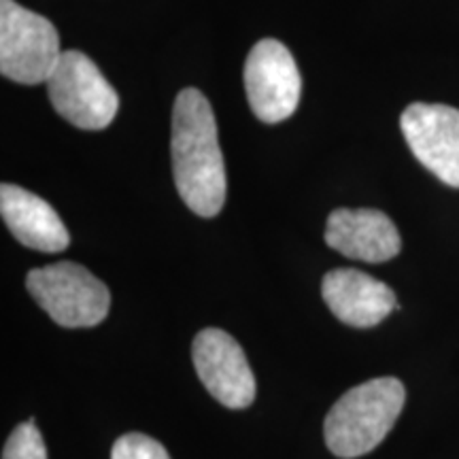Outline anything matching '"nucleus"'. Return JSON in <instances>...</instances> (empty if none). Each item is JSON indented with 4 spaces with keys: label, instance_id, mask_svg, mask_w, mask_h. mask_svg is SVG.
I'll return each mask as SVG.
<instances>
[{
    "label": "nucleus",
    "instance_id": "obj_13",
    "mask_svg": "<svg viewBox=\"0 0 459 459\" xmlns=\"http://www.w3.org/2000/svg\"><path fill=\"white\" fill-rule=\"evenodd\" d=\"M111 459H170V455L152 436L132 432L115 440Z\"/></svg>",
    "mask_w": 459,
    "mask_h": 459
},
{
    "label": "nucleus",
    "instance_id": "obj_2",
    "mask_svg": "<svg viewBox=\"0 0 459 459\" xmlns=\"http://www.w3.org/2000/svg\"><path fill=\"white\" fill-rule=\"evenodd\" d=\"M404 400L406 389L395 377L372 378L349 389L325 417L328 449L342 459L361 457L377 449L398 421Z\"/></svg>",
    "mask_w": 459,
    "mask_h": 459
},
{
    "label": "nucleus",
    "instance_id": "obj_5",
    "mask_svg": "<svg viewBox=\"0 0 459 459\" xmlns=\"http://www.w3.org/2000/svg\"><path fill=\"white\" fill-rule=\"evenodd\" d=\"M56 113L82 130H105L119 108V96L83 51H62L48 79Z\"/></svg>",
    "mask_w": 459,
    "mask_h": 459
},
{
    "label": "nucleus",
    "instance_id": "obj_1",
    "mask_svg": "<svg viewBox=\"0 0 459 459\" xmlns=\"http://www.w3.org/2000/svg\"><path fill=\"white\" fill-rule=\"evenodd\" d=\"M172 175L183 203L200 217L220 215L226 203V164L213 108L203 91H179L172 108Z\"/></svg>",
    "mask_w": 459,
    "mask_h": 459
},
{
    "label": "nucleus",
    "instance_id": "obj_9",
    "mask_svg": "<svg viewBox=\"0 0 459 459\" xmlns=\"http://www.w3.org/2000/svg\"><path fill=\"white\" fill-rule=\"evenodd\" d=\"M325 243L344 257L381 264L400 254L402 238L395 223L375 209H336L328 217Z\"/></svg>",
    "mask_w": 459,
    "mask_h": 459
},
{
    "label": "nucleus",
    "instance_id": "obj_4",
    "mask_svg": "<svg viewBox=\"0 0 459 459\" xmlns=\"http://www.w3.org/2000/svg\"><path fill=\"white\" fill-rule=\"evenodd\" d=\"M60 34L48 17L0 0V73L15 83H48L60 60Z\"/></svg>",
    "mask_w": 459,
    "mask_h": 459
},
{
    "label": "nucleus",
    "instance_id": "obj_11",
    "mask_svg": "<svg viewBox=\"0 0 459 459\" xmlns=\"http://www.w3.org/2000/svg\"><path fill=\"white\" fill-rule=\"evenodd\" d=\"M0 213L9 232L28 249L57 254L71 243L65 221L54 206L24 187L13 183L0 186Z\"/></svg>",
    "mask_w": 459,
    "mask_h": 459
},
{
    "label": "nucleus",
    "instance_id": "obj_8",
    "mask_svg": "<svg viewBox=\"0 0 459 459\" xmlns=\"http://www.w3.org/2000/svg\"><path fill=\"white\" fill-rule=\"evenodd\" d=\"M400 128L412 156L440 181L459 187V111L415 102L406 107Z\"/></svg>",
    "mask_w": 459,
    "mask_h": 459
},
{
    "label": "nucleus",
    "instance_id": "obj_6",
    "mask_svg": "<svg viewBox=\"0 0 459 459\" xmlns=\"http://www.w3.org/2000/svg\"><path fill=\"white\" fill-rule=\"evenodd\" d=\"M245 90L251 111L264 124H279L300 105L302 79L291 51L277 39H262L245 62Z\"/></svg>",
    "mask_w": 459,
    "mask_h": 459
},
{
    "label": "nucleus",
    "instance_id": "obj_12",
    "mask_svg": "<svg viewBox=\"0 0 459 459\" xmlns=\"http://www.w3.org/2000/svg\"><path fill=\"white\" fill-rule=\"evenodd\" d=\"M3 459H48L43 436L32 419L13 429L3 449Z\"/></svg>",
    "mask_w": 459,
    "mask_h": 459
},
{
    "label": "nucleus",
    "instance_id": "obj_10",
    "mask_svg": "<svg viewBox=\"0 0 459 459\" xmlns=\"http://www.w3.org/2000/svg\"><path fill=\"white\" fill-rule=\"evenodd\" d=\"M321 296L334 317L351 328H375L398 308L392 287L355 268H336L325 274Z\"/></svg>",
    "mask_w": 459,
    "mask_h": 459
},
{
    "label": "nucleus",
    "instance_id": "obj_3",
    "mask_svg": "<svg viewBox=\"0 0 459 459\" xmlns=\"http://www.w3.org/2000/svg\"><path fill=\"white\" fill-rule=\"evenodd\" d=\"M26 287L62 328H94L111 308L108 287L82 264L60 262L34 268L28 273Z\"/></svg>",
    "mask_w": 459,
    "mask_h": 459
},
{
    "label": "nucleus",
    "instance_id": "obj_7",
    "mask_svg": "<svg viewBox=\"0 0 459 459\" xmlns=\"http://www.w3.org/2000/svg\"><path fill=\"white\" fill-rule=\"evenodd\" d=\"M196 372L213 398L228 409H247L255 400V377L243 347L228 332L206 328L192 344Z\"/></svg>",
    "mask_w": 459,
    "mask_h": 459
}]
</instances>
